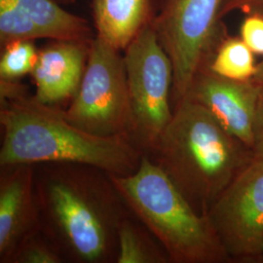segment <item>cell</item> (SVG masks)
Returning a JSON list of instances; mask_svg holds the SVG:
<instances>
[{
    "instance_id": "1",
    "label": "cell",
    "mask_w": 263,
    "mask_h": 263,
    "mask_svg": "<svg viewBox=\"0 0 263 263\" xmlns=\"http://www.w3.org/2000/svg\"><path fill=\"white\" fill-rule=\"evenodd\" d=\"M41 231L65 261L117 259V233L130 214L109 174L74 163L34 165Z\"/></svg>"
},
{
    "instance_id": "2",
    "label": "cell",
    "mask_w": 263,
    "mask_h": 263,
    "mask_svg": "<svg viewBox=\"0 0 263 263\" xmlns=\"http://www.w3.org/2000/svg\"><path fill=\"white\" fill-rule=\"evenodd\" d=\"M0 167L74 163L126 176L139 168L142 151L129 136L99 137L69 122L63 110L26 95L0 103Z\"/></svg>"
},
{
    "instance_id": "3",
    "label": "cell",
    "mask_w": 263,
    "mask_h": 263,
    "mask_svg": "<svg viewBox=\"0 0 263 263\" xmlns=\"http://www.w3.org/2000/svg\"><path fill=\"white\" fill-rule=\"evenodd\" d=\"M147 155L198 214L217 198L254 158L251 147L217 122L207 109L184 98Z\"/></svg>"
},
{
    "instance_id": "4",
    "label": "cell",
    "mask_w": 263,
    "mask_h": 263,
    "mask_svg": "<svg viewBox=\"0 0 263 263\" xmlns=\"http://www.w3.org/2000/svg\"><path fill=\"white\" fill-rule=\"evenodd\" d=\"M126 206L172 263H230L207 215H200L145 154L136 172L109 175Z\"/></svg>"
},
{
    "instance_id": "5",
    "label": "cell",
    "mask_w": 263,
    "mask_h": 263,
    "mask_svg": "<svg viewBox=\"0 0 263 263\" xmlns=\"http://www.w3.org/2000/svg\"><path fill=\"white\" fill-rule=\"evenodd\" d=\"M226 0H162L151 27L174 69L172 104L185 98L198 73L209 67L223 40L217 20Z\"/></svg>"
},
{
    "instance_id": "6",
    "label": "cell",
    "mask_w": 263,
    "mask_h": 263,
    "mask_svg": "<svg viewBox=\"0 0 263 263\" xmlns=\"http://www.w3.org/2000/svg\"><path fill=\"white\" fill-rule=\"evenodd\" d=\"M123 56L131 112L130 138L147 154L173 117V65L151 25L126 48Z\"/></svg>"
},
{
    "instance_id": "7",
    "label": "cell",
    "mask_w": 263,
    "mask_h": 263,
    "mask_svg": "<svg viewBox=\"0 0 263 263\" xmlns=\"http://www.w3.org/2000/svg\"><path fill=\"white\" fill-rule=\"evenodd\" d=\"M63 112L71 124L95 136L130 137L129 91L120 51L95 37L80 87Z\"/></svg>"
},
{
    "instance_id": "8",
    "label": "cell",
    "mask_w": 263,
    "mask_h": 263,
    "mask_svg": "<svg viewBox=\"0 0 263 263\" xmlns=\"http://www.w3.org/2000/svg\"><path fill=\"white\" fill-rule=\"evenodd\" d=\"M207 216L231 262L263 263V157L254 155Z\"/></svg>"
},
{
    "instance_id": "9",
    "label": "cell",
    "mask_w": 263,
    "mask_h": 263,
    "mask_svg": "<svg viewBox=\"0 0 263 263\" xmlns=\"http://www.w3.org/2000/svg\"><path fill=\"white\" fill-rule=\"evenodd\" d=\"M262 88L253 79L230 80L207 67L194 78L185 98L204 106L226 131L253 149L254 117Z\"/></svg>"
},
{
    "instance_id": "10",
    "label": "cell",
    "mask_w": 263,
    "mask_h": 263,
    "mask_svg": "<svg viewBox=\"0 0 263 263\" xmlns=\"http://www.w3.org/2000/svg\"><path fill=\"white\" fill-rule=\"evenodd\" d=\"M0 262L41 230L33 165L0 167Z\"/></svg>"
},
{
    "instance_id": "11",
    "label": "cell",
    "mask_w": 263,
    "mask_h": 263,
    "mask_svg": "<svg viewBox=\"0 0 263 263\" xmlns=\"http://www.w3.org/2000/svg\"><path fill=\"white\" fill-rule=\"evenodd\" d=\"M91 43L52 40L38 50L30 73L38 102L56 106L74 98L84 76Z\"/></svg>"
},
{
    "instance_id": "12",
    "label": "cell",
    "mask_w": 263,
    "mask_h": 263,
    "mask_svg": "<svg viewBox=\"0 0 263 263\" xmlns=\"http://www.w3.org/2000/svg\"><path fill=\"white\" fill-rule=\"evenodd\" d=\"M152 0H93L96 36L125 51L152 24Z\"/></svg>"
},
{
    "instance_id": "13",
    "label": "cell",
    "mask_w": 263,
    "mask_h": 263,
    "mask_svg": "<svg viewBox=\"0 0 263 263\" xmlns=\"http://www.w3.org/2000/svg\"><path fill=\"white\" fill-rule=\"evenodd\" d=\"M42 38L91 43L96 32L87 20L64 9L57 0H17Z\"/></svg>"
},
{
    "instance_id": "14",
    "label": "cell",
    "mask_w": 263,
    "mask_h": 263,
    "mask_svg": "<svg viewBox=\"0 0 263 263\" xmlns=\"http://www.w3.org/2000/svg\"><path fill=\"white\" fill-rule=\"evenodd\" d=\"M117 247L116 263L170 262L162 245L131 212L118 228Z\"/></svg>"
},
{
    "instance_id": "15",
    "label": "cell",
    "mask_w": 263,
    "mask_h": 263,
    "mask_svg": "<svg viewBox=\"0 0 263 263\" xmlns=\"http://www.w3.org/2000/svg\"><path fill=\"white\" fill-rule=\"evenodd\" d=\"M216 76L235 81L254 79L257 70L254 52L241 37L223 38L208 67Z\"/></svg>"
},
{
    "instance_id": "16",
    "label": "cell",
    "mask_w": 263,
    "mask_h": 263,
    "mask_svg": "<svg viewBox=\"0 0 263 263\" xmlns=\"http://www.w3.org/2000/svg\"><path fill=\"white\" fill-rule=\"evenodd\" d=\"M43 39L36 28L20 7L17 0H0L1 47L14 41Z\"/></svg>"
},
{
    "instance_id": "17",
    "label": "cell",
    "mask_w": 263,
    "mask_h": 263,
    "mask_svg": "<svg viewBox=\"0 0 263 263\" xmlns=\"http://www.w3.org/2000/svg\"><path fill=\"white\" fill-rule=\"evenodd\" d=\"M38 50L33 41L19 40L2 47L0 79L20 80L30 74L37 60Z\"/></svg>"
},
{
    "instance_id": "18",
    "label": "cell",
    "mask_w": 263,
    "mask_h": 263,
    "mask_svg": "<svg viewBox=\"0 0 263 263\" xmlns=\"http://www.w3.org/2000/svg\"><path fill=\"white\" fill-rule=\"evenodd\" d=\"M65 262L60 251L41 230L20 246L9 263Z\"/></svg>"
},
{
    "instance_id": "19",
    "label": "cell",
    "mask_w": 263,
    "mask_h": 263,
    "mask_svg": "<svg viewBox=\"0 0 263 263\" xmlns=\"http://www.w3.org/2000/svg\"><path fill=\"white\" fill-rule=\"evenodd\" d=\"M241 39L254 54L263 56V18L251 16L245 19L241 26Z\"/></svg>"
},
{
    "instance_id": "20",
    "label": "cell",
    "mask_w": 263,
    "mask_h": 263,
    "mask_svg": "<svg viewBox=\"0 0 263 263\" xmlns=\"http://www.w3.org/2000/svg\"><path fill=\"white\" fill-rule=\"evenodd\" d=\"M253 151L255 156L263 157V88L254 117Z\"/></svg>"
},
{
    "instance_id": "21",
    "label": "cell",
    "mask_w": 263,
    "mask_h": 263,
    "mask_svg": "<svg viewBox=\"0 0 263 263\" xmlns=\"http://www.w3.org/2000/svg\"><path fill=\"white\" fill-rule=\"evenodd\" d=\"M260 4H263V0H226L221 11V16L223 12H227L230 10L237 9L245 6L260 5Z\"/></svg>"
},
{
    "instance_id": "22",
    "label": "cell",
    "mask_w": 263,
    "mask_h": 263,
    "mask_svg": "<svg viewBox=\"0 0 263 263\" xmlns=\"http://www.w3.org/2000/svg\"><path fill=\"white\" fill-rule=\"evenodd\" d=\"M253 80L263 87V61L261 63L257 64V70Z\"/></svg>"
},
{
    "instance_id": "23",
    "label": "cell",
    "mask_w": 263,
    "mask_h": 263,
    "mask_svg": "<svg viewBox=\"0 0 263 263\" xmlns=\"http://www.w3.org/2000/svg\"><path fill=\"white\" fill-rule=\"evenodd\" d=\"M57 1L60 2L61 4H67V5H69V4H73L76 0H57Z\"/></svg>"
}]
</instances>
